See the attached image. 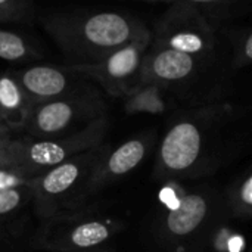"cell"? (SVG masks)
I'll return each mask as SVG.
<instances>
[{
  "label": "cell",
  "mask_w": 252,
  "mask_h": 252,
  "mask_svg": "<svg viewBox=\"0 0 252 252\" xmlns=\"http://www.w3.org/2000/svg\"><path fill=\"white\" fill-rule=\"evenodd\" d=\"M229 112L210 105L180 115L162 136L154 167V177L180 182L207 177L229 164L241 143L226 133Z\"/></svg>",
  "instance_id": "obj_1"
},
{
  "label": "cell",
  "mask_w": 252,
  "mask_h": 252,
  "mask_svg": "<svg viewBox=\"0 0 252 252\" xmlns=\"http://www.w3.org/2000/svg\"><path fill=\"white\" fill-rule=\"evenodd\" d=\"M43 28L75 62L89 63L142 37L152 35L140 19L121 12H69L43 19Z\"/></svg>",
  "instance_id": "obj_2"
},
{
  "label": "cell",
  "mask_w": 252,
  "mask_h": 252,
  "mask_svg": "<svg viewBox=\"0 0 252 252\" xmlns=\"http://www.w3.org/2000/svg\"><path fill=\"white\" fill-rule=\"evenodd\" d=\"M162 211L155 229L167 252H193L217 220L220 201L211 189L186 190L179 182H165L159 192Z\"/></svg>",
  "instance_id": "obj_3"
},
{
  "label": "cell",
  "mask_w": 252,
  "mask_h": 252,
  "mask_svg": "<svg viewBox=\"0 0 252 252\" xmlns=\"http://www.w3.org/2000/svg\"><path fill=\"white\" fill-rule=\"evenodd\" d=\"M40 221L32 247L49 252L97 250L124 230L121 219L87 204L56 213Z\"/></svg>",
  "instance_id": "obj_4"
},
{
  "label": "cell",
  "mask_w": 252,
  "mask_h": 252,
  "mask_svg": "<svg viewBox=\"0 0 252 252\" xmlns=\"http://www.w3.org/2000/svg\"><path fill=\"white\" fill-rule=\"evenodd\" d=\"M105 143L41 171L30 185L31 207L40 220L86 205V186Z\"/></svg>",
  "instance_id": "obj_5"
},
{
  "label": "cell",
  "mask_w": 252,
  "mask_h": 252,
  "mask_svg": "<svg viewBox=\"0 0 252 252\" xmlns=\"http://www.w3.org/2000/svg\"><path fill=\"white\" fill-rule=\"evenodd\" d=\"M106 109V102L99 89L87 83L66 96L32 106L22 134L34 139L71 134L108 115Z\"/></svg>",
  "instance_id": "obj_6"
},
{
  "label": "cell",
  "mask_w": 252,
  "mask_h": 252,
  "mask_svg": "<svg viewBox=\"0 0 252 252\" xmlns=\"http://www.w3.org/2000/svg\"><path fill=\"white\" fill-rule=\"evenodd\" d=\"M109 130L108 115L100 117L86 127L58 137L34 139L24 134L13 137L12 161L15 167L41 173L78 154L103 145Z\"/></svg>",
  "instance_id": "obj_7"
},
{
  "label": "cell",
  "mask_w": 252,
  "mask_h": 252,
  "mask_svg": "<svg viewBox=\"0 0 252 252\" xmlns=\"http://www.w3.org/2000/svg\"><path fill=\"white\" fill-rule=\"evenodd\" d=\"M152 43L193 56H208L216 47L217 28L196 9L174 1L155 22Z\"/></svg>",
  "instance_id": "obj_8"
},
{
  "label": "cell",
  "mask_w": 252,
  "mask_h": 252,
  "mask_svg": "<svg viewBox=\"0 0 252 252\" xmlns=\"http://www.w3.org/2000/svg\"><path fill=\"white\" fill-rule=\"evenodd\" d=\"M152 41V35L133 40L100 59L89 63H69L68 66L94 81L108 96L124 97L137 83L142 58Z\"/></svg>",
  "instance_id": "obj_9"
},
{
  "label": "cell",
  "mask_w": 252,
  "mask_h": 252,
  "mask_svg": "<svg viewBox=\"0 0 252 252\" xmlns=\"http://www.w3.org/2000/svg\"><path fill=\"white\" fill-rule=\"evenodd\" d=\"M151 145L152 134L149 133L131 137L114 149H108L105 145L89 177L86 186V201L134 171L146 158Z\"/></svg>",
  "instance_id": "obj_10"
},
{
  "label": "cell",
  "mask_w": 252,
  "mask_h": 252,
  "mask_svg": "<svg viewBox=\"0 0 252 252\" xmlns=\"http://www.w3.org/2000/svg\"><path fill=\"white\" fill-rule=\"evenodd\" d=\"M32 106L66 96L89 83L68 65H31L12 71Z\"/></svg>",
  "instance_id": "obj_11"
},
{
  "label": "cell",
  "mask_w": 252,
  "mask_h": 252,
  "mask_svg": "<svg viewBox=\"0 0 252 252\" xmlns=\"http://www.w3.org/2000/svg\"><path fill=\"white\" fill-rule=\"evenodd\" d=\"M196 69L198 59L193 56L151 41L142 58L136 86L158 84L167 90L192 78Z\"/></svg>",
  "instance_id": "obj_12"
},
{
  "label": "cell",
  "mask_w": 252,
  "mask_h": 252,
  "mask_svg": "<svg viewBox=\"0 0 252 252\" xmlns=\"http://www.w3.org/2000/svg\"><path fill=\"white\" fill-rule=\"evenodd\" d=\"M32 103L12 71L0 72V127L13 134H22Z\"/></svg>",
  "instance_id": "obj_13"
},
{
  "label": "cell",
  "mask_w": 252,
  "mask_h": 252,
  "mask_svg": "<svg viewBox=\"0 0 252 252\" xmlns=\"http://www.w3.org/2000/svg\"><path fill=\"white\" fill-rule=\"evenodd\" d=\"M165 89L158 84H140L133 87L123 99L124 111L127 115L151 114L161 115L168 109L164 97Z\"/></svg>",
  "instance_id": "obj_14"
},
{
  "label": "cell",
  "mask_w": 252,
  "mask_h": 252,
  "mask_svg": "<svg viewBox=\"0 0 252 252\" xmlns=\"http://www.w3.org/2000/svg\"><path fill=\"white\" fill-rule=\"evenodd\" d=\"M41 49L28 37L0 28V59L9 62H32L41 59Z\"/></svg>",
  "instance_id": "obj_15"
},
{
  "label": "cell",
  "mask_w": 252,
  "mask_h": 252,
  "mask_svg": "<svg viewBox=\"0 0 252 252\" xmlns=\"http://www.w3.org/2000/svg\"><path fill=\"white\" fill-rule=\"evenodd\" d=\"M31 205L30 186L0 190V235L16 229L24 210Z\"/></svg>",
  "instance_id": "obj_16"
},
{
  "label": "cell",
  "mask_w": 252,
  "mask_h": 252,
  "mask_svg": "<svg viewBox=\"0 0 252 252\" xmlns=\"http://www.w3.org/2000/svg\"><path fill=\"white\" fill-rule=\"evenodd\" d=\"M174 1L192 6L193 9L201 12L216 28H219L223 19L232 16L233 12L241 9V6L244 3H248L250 0H174Z\"/></svg>",
  "instance_id": "obj_17"
},
{
  "label": "cell",
  "mask_w": 252,
  "mask_h": 252,
  "mask_svg": "<svg viewBox=\"0 0 252 252\" xmlns=\"http://www.w3.org/2000/svg\"><path fill=\"white\" fill-rule=\"evenodd\" d=\"M229 43L232 44L233 71L244 69L252 62V30L251 27H236L226 31Z\"/></svg>",
  "instance_id": "obj_18"
},
{
  "label": "cell",
  "mask_w": 252,
  "mask_h": 252,
  "mask_svg": "<svg viewBox=\"0 0 252 252\" xmlns=\"http://www.w3.org/2000/svg\"><path fill=\"white\" fill-rule=\"evenodd\" d=\"M227 208L232 216L238 219H248L252 214V176L247 173L245 177L236 182L227 195Z\"/></svg>",
  "instance_id": "obj_19"
},
{
  "label": "cell",
  "mask_w": 252,
  "mask_h": 252,
  "mask_svg": "<svg viewBox=\"0 0 252 252\" xmlns=\"http://www.w3.org/2000/svg\"><path fill=\"white\" fill-rule=\"evenodd\" d=\"M34 16L32 0H0V24H22Z\"/></svg>",
  "instance_id": "obj_20"
},
{
  "label": "cell",
  "mask_w": 252,
  "mask_h": 252,
  "mask_svg": "<svg viewBox=\"0 0 252 252\" xmlns=\"http://www.w3.org/2000/svg\"><path fill=\"white\" fill-rule=\"evenodd\" d=\"M40 173L28 171L19 167H0V190L27 188Z\"/></svg>",
  "instance_id": "obj_21"
},
{
  "label": "cell",
  "mask_w": 252,
  "mask_h": 252,
  "mask_svg": "<svg viewBox=\"0 0 252 252\" xmlns=\"http://www.w3.org/2000/svg\"><path fill=\"white\" fill-rule=\"evenodd\" d=\"M216 248L221 252H239L244 248V238L232 233L230 230H223L219 238H216Z\"/></svg>",
  "instance_id": "obj_22"
},
{
  "label": "cell",
  "mask_w": 252,
  "mask_h": 252,
  "mask_svg": "<svg viewBox=\"0 0 252 252\" xmlns=\"http://www.w3.org/2000/svg\"><path fill=\"white\" fill-rule=\"evenodd\" d=\"M13 134L0 131V162H6L13 165L12 161V145H13ZM15 167V165H13Z\"/></svg>",
  "instance_id": "obj_23"
},
{
  "label": "cell",
  "mask_w": 252,
  "mask_h": 252,
  "mask_svg": "<svg viewBox=\"0 0 252 252\" xmlns=\"http://www.w3.org/2000/svg\"><path fill=\"white\" fill-rule=\"evenodd\" d=\"M137 1H162V3H173L174 0H137Z\"/></svg>",
  "instance_id": "obj_24"
},
{
  "label": "cell",
  "mask_w": 252,
  "mask_h": 252,
  "mask_svg": "<svg viewBox=\"0 0 252 252\" xmlns=\"http://www.w3.org/2000/svg\"><path fill=\"white\" fill-rule=\"evenodd\" d=\"M84 252H100V248H97V250H92V251H84Z\"/></svg>",
  "instance_id": "obj_25"
},
{
  "label": "cell",
  "mask_w": 252,
  "mask_h": 252,
  "mask_svg": "<svg viewBox=\"0 0 252 252\" xmlns=\"http://www.w3.org/2000/svg\"><path fill=\"white\" fill-rule=\"evenodd\" d=\"M0 131H4V130H3V128H1V127H0ZM6 133H7V131H6Z\"/></svg>",
  "instance_id": "obj_26"
}]
</instances>
